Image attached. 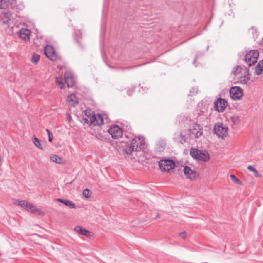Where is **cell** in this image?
Segmentation results:
<instances>
[{"label": "cell", "instance_id": "cell-23", "mask_svg": "<svg viewBox=\"0 0 263 263\" xmlns=\"http://www.w3.org/2000/svg\"><path fill=\"white\" fill-rule=\"evenodd\" d=\"M9 1H1L0 0V9H6L8 6Z\"/></svg>", "mask_w": 263, "mask_h": 263}, {"label": "cell", "instance_id": "cell-7", "mask_svg": "<svg viewBox=\"0 0 263 263\" xmlns=\"http://www.w3.org/2000/svg\"><path fill=\"white\" fill-rule=\"evenodd\" d=\"M108 133L112 136L113 138L117 139L122 137L123 131L122 129L117 125H113L109 129Z\"/></svg>", "mask_w": 263, "mask_h": 263}, {"label": "cell", "instance_id": "cell-5", "mask_svg": "<svg viewBox=\"0 0 263 263\" xmlns=\"http://www.w3.org/2000/svg\"><path fill=\"white\" fill-rule=\"evenodd\" d=\"M259 56V52L257 50H251L245 56V61L249 65L252 66L257 62Z\"/></svg>", "mask_w": 263, "mask_h": 263}, {"label": "cell", "instance_id": "cell-11", "mask_svg": "<svg viewBox=\"0 0 263 263\" xmlns=\"http://www.w3.org/2000/svg\"><path fill=\"white\" fill-rule=\"evenodd\" d=\"M227 102L225 100L220 98L215 103V109L219 112H223L227 106Z\"/></svg>", "mask_w": 263, "mask_h": 263}, {"label": "cell", "instance_id": "cell-9", "mask_svg": "<svg viewBox=\"0 0 263 263\" xmlns=\"http://www.w3.org/2000/svg\"><path fill=\"white\" fill-rule=\"evenodd\" d=\"M230 97L235 100H239L242 98L243 91L241 88L239 87H233L230 91Z\"/></svg>", "mask_w": 263, "mask_h": 263}, {"label": "cell", "instance_id": "cell-18", "mask_svg": "<svg viewBox=\"0 0 263 263\" xmlns=\"http://www.w3.org/2000/svg\"><path fill=\"white\" fill-rule=\"evenodd\" d=\"M57 201L60 202V203H63V204H64L65 205L67 206V207L71 208H75L76 207V206H75L74 203H73V202L68 201V200L63 199H58Z\"/></svg>", "mask_w": 263, "mask_h": 263}, {"label": "cell", "instance_id": "cell-27", "mask_svg": "<svg viewBox=\"0 0 263 263\" xmlns=\"http://www.w3.org/2000/svg\"><path fill=\"white\" fill-rule=\"evenodd\" d=\"M0 162H1V157H0Z\"/></svg>", "mask_w": 263, "mask_h": 263}, {"label": "cell", "instance_id": "cell-3", "mask_svg": "<svg viewBox=\"0 0 263 263\" xmlns=\"http://www.w3.org/2000/svg\"><path fill=\"white\" fill-rule=\"evenodd\" d=\"M145 145V140L143 137H136L132 141L130 147L134 151L139 152L143 149Z\"/></svg>", "mask_w": 263, "mask_h": 263}, {"label": "cell", "instance_id": "cell-6", "mask_svg": "<svg viewBox=\"0 0 263 263\" xmlns=\"http://www.w3.org/2000/svg\"><path fill=\"white\" fill-rule=\"evenodd\" d=\"M159 166L162 171L168 172L174 169L175 167V164L171 160H164L160 161Z\"/></svg>", "mask_w": 263, "mask_h": 263}, {"label": "cell", "instance_id": "cell-10", "mask_svg": "<svg viewBox=\"0 0 263 263\" xmlns=\"http://www.w3.org/2000/svg\"><path fill=\"white\" fill-rule=\"evenodd\" d=\"M95 114L94 112L91 110H85L83 112V117L85 122L89 124H92L93 123L94 120L95 118Z\"/></svg>", "mask_w": 263, "mask_h": 263}, {"label": "cell", "instance_id": "cell-16", "mask_svg": "<svg viewBox=\"0 0 263 263\" xmlns=\"http://www.w3.org/2000/svg\"><path fill=\"white\" fill-rule=\"evenodd\" d=\"M103 117H102L101 115H100L99 114L95 115L93 123V124L94 125L101 126L102 124H103Z\"/></svg>", "mask_w": 263, "mask_h": 263}, {"label": "cell", "instance_id": "cell-21", "mask_svg": "<svg viewBox=\"0 0 263 263\" xmlns=\"http://www.w3.org/2000/svg\"><path fill=\"white\" fill-rule=\"evenodd\" d=\"M256 73L257 75H261L263 73V61H261L256 68Z\"/></svg>", "mask_w": 263, "mask_h": 263}, {"label": "cell", "instance_id": "cell-24", "mask_svg": "<svg viewBox=\"0 0 263 263\" xmlns=\"http://www.w3.org/2000/svg\"><path fill=\"white\" fill-rule=\"evenodd\" d=\"M83 195L86 198H89V197L91 195V191L89 190L88 189H86L84 191H83Z\"/></svg>", "mask_w": 263, "mask_h": 263}, {"label": "cell", "instance_id": "cell-13", "mask_svg": "<svg viewBox=\"0 0 263 263\" xmlns=\"http://www.w3.org/2000/svg\"><path fill=\"white\" fill-rule=\"evenodd\" d=\"M18 35L20 38L23 41H29L31 35V31L29 29L23 28L18 32Z\"/></svg>", "mask_w": 263, "mask_h": 263}, {"label": "cell", "instance_id": "cell-17", "mask_svg": "<svg viewBox=\"0 0 263 263\" xmlns=\"http://www.w3.org/2000/svg\"><path fill=\"white\" fill-rule=\"evenodd\" d=\"M67 101H68V103H69V106H74L78 103V100L77 99V97L75 95L72 94L68 98Z\"/></svg>", "mask_w": 263, "mask_h": 263}, {"label": "cell", "instance_id": "cell-26", "mask_svg": "<svg viewBox=\"0 0 263 263\" xmlns=\"http://www.w3.org/2000/svg\"><path fill=\"white\" fill-rule=\"evenodd\" d=\"M186 235H187V234H186V232H181V233H180V237H182V238H186Z\"/></svg>", "mask_w": 263, "mask_h": 263}, {"label": "cell", "instance_id": "cell-12", "mask_svg": "<svg viewBox=\"0 0 263 263\" xmlns=\"http://www.w3.org/2000/svg\"><path fill=\"white\" fill-rule=\"evenodd\" d=\"M64 81L68 87H72L75 85V79L74 76L72 73L69 72H67L65 73Z\"/></svg>", "mask_w": 263, "mask_h": 263}, {"label": "cell", "instance_id": "cell-15", "mask_svg": "<svg viewBox=\"0 0 263 263\" xmlns=\"http://www.w3.org/2000/svg\"><path fill=\"white\" fill-rule=\"evenodd\" d=\"M184 173L186 176L190 179L194 180V179H196L197 178L198 174L196 172H195L193 170H192L191 169L189 168L188 167H186L184 168Z\"/></svg>", "mask_w": 263, "mask_h": 263}, {"label": "cell", "instance_id": "cell-19", "mask_svg": "<svg viewBox=\"0 0 263 263\" xmlns=\"http://www.w3.org/2000/svg\"><path fill=\"white\" fill-rule=\"evenodd\" d=\"M50 160H52V162H55L57 164H61L64 162V160L60 157H59L58 156L52 154L50 156Z\"/></svg>", "mask_w": 263, "mask_h": 263}, {"label": "cell", "instance_id": "cell-8", "mask_svg": "<svg viewBox=\"0 0 263 263\" xmlns=\"http://www.w3.org/2000/svg\"><path fill=\"white\" fill-rule=\"evenodd\" d=\"M44 54L46 56L49 58L50 60L55 61L57 58V55L54 47L51 45H47L44 48Z\"/></svg>", "mask_w": 263, "mask_h": 263}, {"label": "cell", "instance_id": "cell-25", "mask_svg": "<svg viewBox=\"0 0 263 263\" xmlns=\"http://www.w3.org/2000/svg\"><path fill=\"white\" fill-rule=\"evenodd\" d=\"M46 132L47 133L48 137V140L50 142H52L53 140V135L52 132L48 130H46Z\"/></svg>", "mask_w": 263, "mask_h": 263}, {"label": "cell", "instance_id": "cell-14", "mask_svg": "<svg viewBox=\"0 0 263 263\" xmlns=\"http://www.w3.org/2000/svg\"><path fill=\"white\" fill-rule=\"evenodd\" d=\"M74 230L78 232L79 234L84 235L89 238H91L93 236V233L89 231L86 230L85 228L82 227L81 226H76L74 228Z\"/></svg>", "mask_w": 263, "mask_h": 263}, {"label": "cell", "instance_id": "cell-1", "mask_svg": "<svg viewBox=\"0 0 263 263\" xmlns=\"http://www.w3.org/2000/svg\"><path fill=\"white\" fill-rule=\"evenodd\" d=\"M14 203L16 205L19 206L23 208L24 209L29 212L31 213L34 214H37L40 216H44V213L41 210L38 209L35 206L31 204L30 203L26 201H24L22 199H15L14 200Z\"/></svg>", "mask_w": 263, "mask_h": 263}, {"label": "cell", "instance_id": "cell-22", "mask_svg": "<svg viewBox=\"0 0 263 263\" xmlns=\"http://www.w3.org/2000/svg\"><path fill=\"white\" fill-rule=\"evenodd\" d=\"M40 58V57L39 55L34 54L33 55V56H32V58H31V61H32V62L34 64H37L38 63V62H39V61Z\"/></svg>", "mask_w": 263, "mask_h": 263}, {"label": "cell", "instance_id": "cell-20", "mask_svg": "<svg viewBox=\"0 0 263 263\" xmlns=\"http://www.w3.org/2000/svg\"><path fill=\"white\" fill-rule=\"evenodd\" d=\"M32 140H33V144L35 145L36 147L39 148V149L43 150V147H42L41 143L40 142L39 139H38L37 137L33 135V136L32 137Z\"/></svg>", "mask_w": 263, "mask_h": 263}, {"label": "cell", "instance_id": "cell-4", "mask_svg": "<svg viewBox=\"0 0 263 263\" xmlns=\"http://www.w3.org/2000/svg\"><path fill=\"white\" fill-rule=\"evenodd\" d=\"M214 131L216 135L222 138H224L228 134V128L222 123H218L215 125Z\"/></svg>", "mask_w": 263, "mask_h": 263}, {"label": "cell", "instance_id": "cell-2", "mask_svg": "<svg viewBox=\"0 0 263 263\" xmlns=\"http://www.w3.org/2000/svg\"><path fill=\"white\" fill-rule=\"evenodd\" d=\"M190 154L193 158L202 162H208L210 159L209 153L203 150L196 149H192L191 150Z\"/></svg>", "mask_w": 263, "mask_h": 263}]
</instances>
